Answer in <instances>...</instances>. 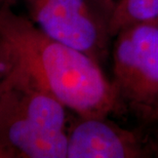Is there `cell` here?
<instances>
[{
  "label": "cell",
  "mask_w": 158,
  "mask_h": 158,
  "mask_svg": "<svg viewBox=\"0 0 158 158\" xmlns=\"http://www.w3.org/2000/svg\"><path fill=\"white\" fill-rule=\"evenodd\" d=\"M66 121V107L9 61L0 96V146L10 158H67Z\"/></svg>",
  "instance_id": "cell-2"
},
{
  "label": "cell",
  "mask_w": 158,
  "mask_h": 158,
  "mask_svg": "<svg viewBox=\"0 0 158 158\" xmlns=\"http://www.w3.org/2000/svg\"><path fill=\"white\" fill-rule=\"evenodd\" d=\"M9 69V60L6 56V53L3 49V47L0 43V96H1V91L4 83L5 77L8 73Z\"/></svg>",
  "instance_id": "cell-7"
},
{
  "label": "cell",
  "mask_w": 158,
  "mask_h": 158,
  "mask_svg": "<svg viewBox=\"0 0 158 158\" xmlns=\"http://www.w3.org/2000/svg\"><path fill=\"white\" fill-rule=\"evenodd\" d=\"M30 20L50 38L99 62L108 53L109 19L94 0H23Z\"/></svg>",
  "instance_id": "cell-4"
},
{
  "label": "cell",
  "mask_w": 158,
  "mask_h": 158,
  "mask_svg": "<svg viewBox=\"0 0 158 158\" xmlns=\"http://www.w3.org/2000/svg\"><path fill=\"white\" fill-rule=\"evenodd\" d=\"M0 43L15 67L79 117H108L123 110L99 62L50 38L9 6L0 7Z\"/></svg>",
  "instance_id": "cell-1"
},
{
  "label": "cell",
  "mask_w": 158,
  "mask_h": 158,
  "mask_svg": "<svg viewBox=\"0 0 158 158\" xmlns=\"http://www.w3.org/2000/svg\"><path fill=\"white\" fill-rule=\"evenodd\" d=\"M97 2V4L100 6V8L104 11L108 19L111 15L113 9L115 7V4L117 2V0H94Z\"/></svg>",
  "instance_id": "cell-8"
},
{
  "label": "cell",
  "mask_w": 158,
  "mask_h": 158,
  "mask_svg": "<svg viewBox=\"0 0 158 158\" xmlns=\"http://www.w3.org/2000/svg\"><path fill=\"white\" fill-rule=\"evenodd\" d=\"M15 1L17 0H0V7L1 6H9V7H11L15 3Z\"/></svg>",
  "instance_id": "cell-10"
},
{
  "label": "cell",
  "mask_w": 158,
  "mask_h": 158,
  "mask_svg": "<svg viewBox=\"0 0 158 158\" xmlns=\"http://www.w3.org/2000/svg\"><path fill=\"white\" fill-rule=\"evenodd\" d=\"M114 38L113 82L124 105L148 121L158 106V19L129 25Z\"/></svg>",
  "instance_id": "cell-3"
},
{
  "label": "cell",
  "mask_w": 158,
  "mask_h": 158,
  "mask_svg": "<svg viewBox=\"0 0 158 158\" xmlns=\"http://www.w3.org/2000/svg\"><path fill=\"white\" fill-rule=\"evenodd\" d=\"M158 19V0H117L109 18L112 38L123 28L132 24Z\"/></svg>",
  "instance_id": "cell-6"
},
{
  "label": "cell",
  "mask_w": 158,
  "mask_h": 158,
  "mask_svg": "<svg viewBox=\"0 0 158 158\" xmlns=\"http://www.w3.org/2000/svg\"><path fill=\"white\" fill-rule=\"evenodd\" d=\"M147 122H158V106L156 107V109L154 110V112L152 113V115L150 116V118Z\"/></svg>",
  "instance_id": "cell-9"
},
{
  "label": "cell",
  "mask_w": 158,
  "mask_h": 158,
  "mask_svg": "<svg viewBox=\"0 0 158 158\" xmlns=\"http://www.w3.org/2000/svg\"><path fill=\"white\" fill-rule=\"evenodd\" d=\"M107 118L79 117L68 134L67 158H145L158 153V147L143 134Z\"/></svg>",
  "instance_id": "cell-5"
}]
</instances>
